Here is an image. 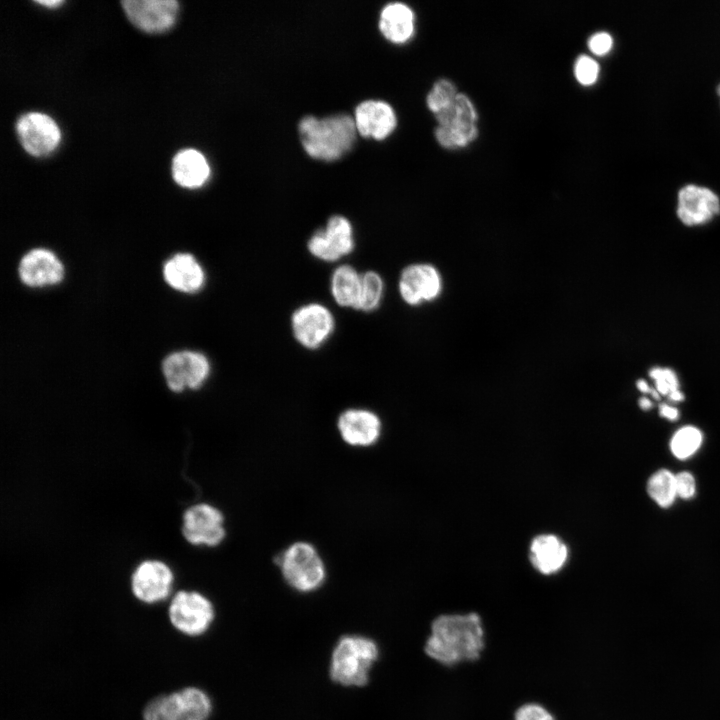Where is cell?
<instances>
[{"instance_id": "cell-27", "label": "cell", "mask_w": 720, "mask_h": 720, "mask_svg": "<svg viewBox=\"0 0 720 720\" xmlns=\"http://www.w3.org/2000/svg\"><path fill=\"white\" fill-rule=\"evenodd\" d=\"M384 295V281L379 273L366 271L362 273V283L356 310L373 312L381 304Z\"/></svg>"}, {"instance_id": "cell-34", "label": "cell", "mask_w": 720, "mask_h": 720, "mask_svg": "<svg viewBox=\"0 0 720 720\" xmlns=\"http://www.w3.org/2000/svg\"><path fill=\"white\" fill-rule=\"evenodd\" d=\"M659 414L662 418L668 421H676L679 418V410L667 403H661L659 405Z\"/></svg>"}, {"instance_id": "cell-23", "label": "cell", "mask_w": 720, "mask_h": 720, "mask_svg": "<svg viewBox=\"0 0 720 720\" xmlns=\"http://www.w3.org/2000/svg\"><path fill=\"white\" fill-rule=\"evenodd\" d=\"M362 283V274L348 264L339 265L330 278V292L341 307L356 310Z\"/></svg>"}, {"instance_id": "cell-20", "label": "cell", "mask_w": 720, "mask_h": 720, "mask_svg": "<svg viewBox=\"0 0 720 720\" xmlns=\"http://www.w3.org/2000/svg\"><path fill=\"white\" fill-rule=\"evenodd\" d=\"M567 556V546L554 535H539L530 546L531 562L542 574L549 575L560 570Z\"/></svg>"}, {"instance_id": "cell-13", "label": "cell", "mask_w": 720, "mask_h": 720, "mask_svg": "<svg viewBox=\"0 0 720 720\" xmlns=\"http://www.w3.org/2000/svg\"><path fill=\"white\" fill-rule=\"evenodd\" d=\"M121 4L128 19L149 33L170 28L178 11V2L174 0H126Z\"/></svg>"}, {"instance_id": "cell-25", "label": "cell", "mask_w": 720, "mask_h": 720, "mask_svg": "<svg viewBox=\"0 0 720 720\" xmlns=\"http://www.w3.org/2000/svg\"><path fill=\"white\" fill-rule=\"evenodd\" d=\"M646 491L659 507L670 508L678 498L676 473L665 468L655 471L647 480Z\"/></svg>"}, {"instance_id": "cell-15", "label": "cell", "mask_w": 720, "mask_h": 720, "mask_svg": "<svg viewBox=\"0 0 720 720\" xmlns=\"http://www.w3.org/2000/svg\"><path fill=\"white\" fill-rule=\"evenodd\" d=\"M441 291L439 272L429 264L407 266L399 279L401 298L409 305H419L435 299Z\"/></svg>"}, {"instance_id": "cell-4", "label": "cell", "mask_w": 720, "mask_h": 720, "mask_svg": "<svg viewBox=\"0 0 720 720\" xmlns=\"http://www.w3.org/2000/svg\"><path fill=\"white\" fill-rule=\"evenodd\" d=\"M278 563L285 581L296 591H315L325 581V565L310 543H293L279 556Z\"/></svg>"}, {"instance_id": "cell-29", "label": "cell", "mask_w": 720, "mask_h": 720, "mask_svg": "<svg viewBox=\"0 0 720 720\" xmlns=\"http://www.w3.org/2000/svg\"><path fill=\"white\" fill-rule=\"evenodd\" d=\"M455 85L446 79H440L434 83L427 95L426 103L429 110L435 115L446 108L457 96Z\"/></svg>"}, {"instance_id": "cell-14", "label": "cell", "mask_w": 720, "mask_h": 720, "mask_svg": "<svg viewBox=\"0 0 720 720\" xmlns=\"http://www.w3.org/2000/svg\"><path fill=\"white\" fill-rule=\"evenodd\" d=\"M720 213V199L710 189L686 185L678 193L676 214L686 226L703 225Z\"/></svg>"}, {"instance_id": "cell-5", "label": "cell", "mask_w": 720, "mask_h": 720, "mask_svg": "<svg viewBox=\"0 0 720 720\" xmlns=\"http://www.w3.org/2000/svg\"><path fill=\"white\" fill-rule=\"evenodd\" d=\"M212 712L208 694L187 687L152 699L144 708V720H207Z\"/></svg>"}, {"instance_id": "cell-2", "label": "cell", "mask_w": 720, "mask_h": 720, "mask_svg": "<svg viewBox=\"0 0 720 720\" xmlns=\"http://www.w3.org/2000/svg\"><path fill=\"white\" fill-rule=\"evenodd\" d=\"M298 130L307 154L326 161L336 160L349 151L357 133L354 118L344 113L323 118L305 116Z\"/></svg>"}, {"instance_id": "cell-6", "label": "cell", "mask_w": 720, "mask_h": 720, "mask_svg": "<svg viewBox=\"0 0 720 720\" xmlns=\"http://www.w3.org/2000/svg\"><path fill=\"white\" fill-rule=\"evenodd\" d=\"M435 117V138L446 149L465 147L478 136L476 109L465 94L458 93Z\"/></svg>"}, {"instance_id": "cell-18", "label": "cell", "mask_w": 720, "mask_h": 720, "mask_svg": "<svg viewBox=\"0 0 720 720\" xmlns=\"http://www.w3.org/2000/svg\"><path fill=\"white\" fill-rule=\"evenodd\" d=\"M357 132L364 137L380 140L387 137L396 126L393 108L381 100H366L355 109Z\"/></svg>"}, {"instance_id": "cell-31", "label": "cell", "mask_w": 720, "mask_h": 720, "mask_svg": "<svg viewBox=\"0 0 720 720\" xmlns=\"http://www.w3.org/2000/svg\"><path fill=\"white\" fill-rule=\"evenodd\" d=\"M514 720H555V718L544 706L527 703L515 711Z\"/></svg>"}, {"instance_id": "cell-11", "label": "cell", "mask_w": 720, "mask_h": 720, "mask_svg": "<svg viewBox=\"0 0 720 720\" xmlns=\"http://www.w3.org/2000/svg\"><path fill=\"white\" fill-rule=\"evenodd\" d=\"M173 581V572L166 563L145 560L135 568L131 576V590L141 602L154 604L170 595Z\"/></svg>"}, {"instance_id": "cell-16", "label": "cell", "mask_w": 720, "mask_h": 720, "mask_svg": "<svg viewBox=\"0 0 720 720\" xmlns=\"http://www.w3.org/2000/svg\"><path fill=\"white\" fill-rule=\"evenodd\" d=\"M337 427L347 444L368 447L379 439L382 423L378 415L371 410L351 408L340 414Z\"/></svg>"}, {"instance_id": "cell-3", "label": "cell", "mask_w": 720, "mask_h": 720, "mask_svg": "<svg viewBox=\"0 0 720 720\" xmlns=\"http://www.w3.org/2000/svg\"><path fill=\"white\" fill-rule=\"evenodd\" d=\"M379 656L376 642L362 635H344L336 643L330 661L331 679L346 687H362Z\"/></svg>"}, {"instance_id": "cell-26", "label": "cell", "mask_w": 720, "mask_h": 720, "mask_svg": "<svg viewBox=\"0 0 720 720\" xmlns=\"http://www.w3.org/2000/svg\"><path fill=\"white\" fill-rule=\"evenodd\" d=\"M703 441V433L698 427L685 425L672 435L669 449L676 459L687 460L699 451Z\"/></svg>"}, {"instance_id": "cell-21", "label": "cell", "mask_w": 720, "mask_h": 720, "mask_svg": "<svg viewBox=\"0 0 720 720\" xmlns=\"http://www.w3.org/2000/svg\"><path fill=\"white\" fill-rule=\"evenodd\" d=\"M210 173L205 157L197 150L178 152L172 162V175L177 184L186 188L203 185Z\"/></svg>"}, {"instance_id": "cell-35", "label": "cell", "mask_w": 720, "mask_h": 720, "mask_svg": "<svg viewBox=\"0 0 720 720\" xmlns=\"http://www.w3.org/2000/svg\"><path fill=\"white\" fill-rule=\"evenodd\" d=\"M638 403H639V407H640L642 410H649V409H651L652 406H653L652 401H651L649 398H647V397H641V398L639 399V402H638Z\"/></svg>"}, {"instance_id": "cell-12", "label": "cell", "mask_w": 720, "mask_h": 720, "mask_svg": "<svg viewBox=\"0 0 720 720\" xmlns=\"http://www.w3.org/2000/svg\"><path fill=\"white\" fill-rule=\"evenodd\" d=\"M16 131L22 147L33 156L52 152L60 140V130L55 121L46 114L30 112L21 116Z\"/></svg>"}, {"instance_id": "cell-33", "label": "cell", "mask_w": 720, "mask_h": 720, "mask_svg": "<svg viewBox=\"0 0 720 720\" xmlns=\"http://www.w3.org/2000/svg\"><path fill=\"white\" fill-rule=\"evenodd\" d=\"M612 44V37L606 32L595 33L588 40L590 51L597 56L607 54L611 50Z\"/></svg>"}, {"instance_id": "cell-19", "label": "cell", "mask_w": 720, "mask_h": 720, "mask_svg": "<svg viewBox=\"0 0 720 720\" xmlns=\"http://www.w3.org/2000/svg\"><path fill=\"white\" fill-rule=\"evenodd\" d=\"M163 275L174 289L185 293L199 291L205 282V273L200 263L191 254L179 253L164 265Z\"/></svg>"}, {"instance_id": "cell-9", "label": "cell", "mask_w": 720, "mask_h": 720, "mask_svg": "<svg viewBox=\"0 0 720 720\" xmlns=\"http://www.w3.org/2000/svg\"><path fill=\"white\" fill-rule=\"evenodd\" d=\"M162 371L168 387L174 392H181L200 388L209 376L210 364L202 353L180 351L164 359Z\"/></svg>"}, {"instance_id": "cell-17", "label": "cell", "mask_w": 720, "mask_h": 720, "mask_svg": "<svg viewBox=\"0 0 720 720\" xmlns=\"http://www.w3.org/2000/svg\"><path fill=\"white\" fill-rule=\"evenodd\" d=\"M21 281L29 287H44L59 283L64 268L54 253L37 248L25 254L18 267Z\"/></svg>"}, {"instance_id": "cell-8", "label": "cell", "mask_w": 720, "mask_h": 720, "mask_svg": "<svg viewBox=\"0 0 720 720\" xmlns=\"http://www.w3.org/2000/svg\"><path fill=\"white\" fill-rule=\"evenodd\" d=\"M290 323L295 340L308 350L323 346L335 330L333 313L318 302L299 306L292 313Z\"/></svg>"}, {"instance_id": "cell-1", "label": "cell", "mask_w": 720, "mask_h": 720, "mask_svg": "<svg viewBox=\"0 0 720 720\" xmlns=\"http://www.w3.org/2000/svg\"><path fill=\"white\" fill-rule=\"evenodd\" d=\"M484 646V628L478 614H446L432 622L424 650L434 661L454 666L477 660Z\"/></svg>"}, {"instance_id": "cell-24", "label": "cell", "mask_w": 720, "mask_h": 720, "mask_svg": "<svg viewBox=\"0 0 720 720\" xmlns=\"http://www.w3.org/2000/svg\"><path fill=\"white\" fill-rule=\"evenodd\" d=\"M324 240L336 260L349 255L355 248L354 232L351 222L344 216L329 218L325 228L321 229Z\"/></svg>"}, {"instance_id": "cell-30", "label": "cell", "mask_w": 720, "mask_h": 720, "mask_svg": "<svg viewBox=\"0 0 720 720\" xmlns=\"http://www.w3.org/2000/svg\"><path fill=\"white\" fill-rule=\"evenodd\" d=\"M574 74L580 84L584 86L592 85L598 79L599 65L593 58L581 55L575 62Z\"/></svg>"}, {"instance_id": "cell-32", "label": "cell", "mask_w": 720, "mask_h": 720, "mask_svg": "<svg viewBox=\"0 0 720 720\" xmlns=\"http://www.w3.org/2000/svg\"><path fill=\"white\" fill-rule=\"evenodd\" d=\"M677 497L683 500L692 499L697 490L696 479L689 471L676 473Z\"/></svg>"}, {"instance_id": "cell-22", "label": "cell", "mask_w": 720, "mask_h": 720, "mask_svg": "<svg viewBox=\"0 0 720 720\" xmlns=\"http://www.w3.org/2000/svg\"><path fill=\"white\" fill-rule=\"evenodd\" d=\"M379 29L394 43L406 42L414 33V13L404 3H390L380 13Z\"/></svg>"}, {"instance_id": "cell-28", "label": "cell", "mask_w": 720, "mask_h": 720, "mask_svg": "<svg viewBox=\"0 0 720 720\" xmlns=\"http://www.w3.org/2000/svg\"><path fill=\"white\" fill-rule=\"evenodd\" d=\"M648 373L653 380L654 389L660 396L666 397L671 402L684 400L678 375L672 368L655 366Z\"/></svg>"}, {"instance_id": "cell-7", "label": "cell", "mask_w": 720, "mask_h": 720, "mask_svg": "<svg viewBox=\"0 0 720 720\" xmlns=\"http://www.w3.org/2000/svg\"><path fill=\"white\" fill-rule=\"evenodd\" d=\"M168 616L173 627L188 636H200L211 626L215 611L211 601L196 591L177 592L169 605Z\"/></svg>"}, {"instance_id": "cell-10", "label": "cell", "mask_w": 720, "mask_h": 720, "mask_svg": "<svg viewBox=\"0 0 720 720\" xmlns=\"http://www.w3.org/2000/svg\"><path fill=\"white\" fill-rule=\"evenodd\" d=\"M182 533L193 545L217 546L225 537L224 516L211 504H195L183 514Z\"/></svg>"}, {"instance_id": "cell-36", "label": "cell", "mask_w": 720, "mask_h": 720, "mask_svg": "<svg viewBox=\"0 0 720 720\" xmlns=\"http://www.w3.org/2000/svg\"><path fill=\"white\" fill-rule=\"evenodd\" d=\"M35 2L38 4H41V5L47 6V7H52V8L57 7L63 3V1H61V0H49V1L48 0L47 1L39 0V1H35Z\"/></svg>"}]
</instances>
